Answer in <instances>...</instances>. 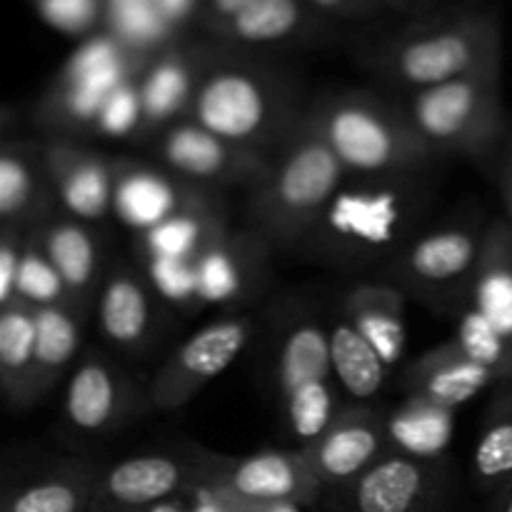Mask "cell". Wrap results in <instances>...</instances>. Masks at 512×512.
<instances>
[{"mask_svg": "<svg viewBox=\"0 0 512 512\" xmlns=\"http://www.w3.org/2000/svg\"><path fill=\"white\" fill-rule=\"evenodd\" d=\"M453 473L448 460L390 450L345 488L333 490L330 512H443Z\"/></svg>", "mask_w": 512, "mask_h": 512, "instance_id": "obj_8", "label": "cell"}, {"mask_svg": "<svg viewBox=\"0 0 512 512\" xmlns=\"http://www.w3.org/2000/svg\"><path fill=\"white\" fill-rule=\"evenodd\" d=\"M58 208L45 173L43 143L5 138L0 150V223L33 230Z\"/></svg>", "mask_w": 512, "mask_h": 512, "instance_id": "obj_25", "label": "cell"}, {"mask_svg": "<svg viewBox=\"0 0 512 512\" xmlns=\"http://www.w3.org/2000/svg\"><path fill=\"white\" fill-rule=\"evenodd\" d=\"M408 123L435 155H498L510 135L503 105V65L398 95Z\"/></svg>", "mask_w": 512, "mask_h": 512, "instance_id": "obj_6", "label": "cell"}, {"mask_svg": "<svg viewBox=\"0 0 512 512\" xmlns=\"http://www.w3.org/2000/svg\"><path fill=\"white\" fill-rule=\"evenodd\" d=\"M45 23L63 33H88L105 13L108 0H33Z\"/></svg>", "mask_w": 512, "mask_h": 512, "instance_id": "obj_34", "label": "cell"}, {"mask_svg": "<svg viewBox=\"0 0 512 512\" xmlns=\"http://www.w3.org/2000/svg\"><path fill=\"white\" fill-rule=\"evenodd\" d=\"M138 75L128 73H88L63 65L58 78L53 80L35 108V123L43 125L53 138L50 140H78L98 135L100 113L105 100L115 88Z\"/></svg>", "mask_w": 512, "mask_h": 512, "instance_id": "obj_20", "label": "cell"}, {"mask_svg": "<svg viewBox=\"0 0 512 512\" xmlns=\"http://www.w3.org/2000/svg\"><path fill=\"white\" fill-rule=\"evenodd\" d=\"M203 470L190 455L145 453L100 470L90 512H145L163 500L185 495L200 483Z\"/></svg>", "mask_w": 512, "mask_h": 512, "instance_id": "obj_16", "label": "cell"}, {"mask_svg": "<svg viewBox=\"0 0 512 512\" xmlns=\"http://www.w3.org/2000/svg\"><path fill=\"white\" fill-rule=\"evenodd\" d=\"M155 160L175 178L210 193L228 188L253 190L270 168L268 155L228 143L190 120H180L160 133Z\"/></svg>", "mask_w": 512, "mask_h": 512, "instance_id": "obj_13", "label": "cell"}, {"mask_svg": "<svg viewBox=\"0 0 512 512\" xmlns=\"http://www.w3.org/2000/svg\"><path fill=\"white\" fill-rule=\"evenodd\" d=\"M330 308L295 298L265 315V383L290 440L308 448L338 415L340 400L330 358Z\"/></svg>", "mask_w": 512, "mask_h": 512, "instance_id": "obj_3", "label": "cell"}, {"mask_svg": "<svg viewBox=\"0 0 512 512\" xmlns=\"http://www.w3.org/2000/svg\"><path fill=\"white\" fill-rule=\"evenodd\" d=\"M385 10H393V13H413L420 15L425 10H433V0H383Z\"/></svg>", "mask_w": 512, "mask_h": 512, "instance_id": "obj_39", "label": "cell"}, {"mask_svg": "<svg viewBox=\"0 0 512 512\" xmlns=\"http://www.w3.org/2000/svg\"><path fill=\"white\" fill-rule=\"evenodd\" d=\"M270 253L253 230H228L198 263L200 303H238L260 293L268 280Z\"/></svg>", "mask_w": 512, "mask_h": 512, "instance_id": "obj_23", "label": "cell"}, {"mask_svg": "<svg viewBox=\"0 0 512 512\" xmlns=\"http://www.w3.org/2000/svg\"><path fill=\"white\" fill-rule=\"evenodd\" d=\"M205 195L215 193L175 178L160 165L153 168V165H140L135 160L118 158L113 213L128 228L138 230V235L158 228L160 223L203 200Z\"/></svg>", "mask_w": 512, "mask_h": 512, "instance_id": "obj_21", "label": "cell"}, {"mask_svg": "<svg viewBox=\"0 0 512 512\" xmlns=\"http://www.w3.org/2000/svg\"><path fill=\"white\" fill-rule=\"evenodd\" d=\"M255 3H258V0H195V23H198L200 30L208 35Z\"/></svg>", "mask_w": 512, "mask_h": 512, "instance_id": "obj_37", "label": "cell"}, {"mask_svg": "<svg viewBox=\"0 0 512 512\" xmlns=\"http://www.w3.org/2000/svg\"><path fill=\"white\" fill-rule=\"evenodd\" d=\"M405 295L385 280L358 283L340 295L338 308L373 343L390 368L405 358Z\"/></svg>", "mask_w": 512, "mask_h": 512, "instance_id": "obj_27", "label": "cell"}, {"mask_svg": "<svg viewBox=\"0 0 512 512\" xmlns=\"http://www.w3.org/2000/svg\"><path fill=\"white\" fill-rule=\"evenodd\" d=\"M43 160L50 188L65 213L90 225L113 213L118 158L85 148L78 140H48Z\"/></svg>", "mask_w": 512, "mask_h": 512, "instance_id": "obj_18", "label": "cell"}, {"mask_svg": "<svg viewBox=\"0 0 512 512\" xmlns=\"http://www.w3.org/2000/svg\"><path fill=\"white\" fill-rule=\"evenodd\" d=\"M255 512H300L298 505H258Z\"/></svg>", "mask_w": 512, "mask_h": 512, "instance_id": "obj_43", "label": "cell"}, {"mask_svg": "<svg viewBox=\"0 0 512 512\" xmlns=\"http://www.w3.org/2000/svg\"><path fill=\"white\" fill-rule=\"evenodd\" d=\"M495 378L475 355L458 340L438 345L403 370V388L408 398L453 410L480 390L495 388Z\"/></svg>", "mask_w": 512, "mask_h": 512, "instance_id": "obj_24", "label": "cell"}, {"mask_svg": "<svg viewBox=\"0 0 512 512\" xmlns=\"http://www.w3.org/2000/svg\"><path fill=\"white\" fill-rule=\"evenodd\" d=\"M488 225L460 220L410 238L380 268V278L408 300H420L435 313L458 315L485 248Z\"/></svg>", "mask_w": 512, "mask_h": 512, "instance_id": "obj_7", "label": "cell"}, {"mask_svg": "<svg viewBox=\"0 0 512 512\" xmlns=\"http://www.w3.org/2000/svg\"><path fill=\"white\" fill-rule=\"evenodd\" d=\"M455 333L480 345L512 375V228L503 218L488 223L483 258Z\"/></svg>", "mask_w": 512, "mask_h": 512, "instance_id": "obj_12", "label": "cell"}, {"mask_svg": "<svg viewBox=\"0 0 512 512\" xmlns=\"http://www.w3.org/2000/svg\"><path fill=\"white\" fill-rule=\"evenodd\" d=\"M30 230L18 225L0 228V308L20 300V273L28 253Z\"/></svg>", "mask_w": 512, "mask_h": 512, "instance_id": "obj_35", "label": "cell"}, {"mask_svg": "<svg viewBox=\"0 0 512 512\" xmlns=\"http://www.w3.org/2000/svg\"><path fill=\"white\" fill-rule=\"evenodd\" d=\"M330 25L333 23L315 15L303 0H258L208 33V38L228 48L255 53L320 43L328 35Z\"/></svg>", "mask_w": 512, "mask_h": 512, "instance_id": "obj_19", "label": "cell"}, {"mask_svg": "<svg viewBox=\"0 0 512 512\" xmlns=\"http://www.w3.org/2000/svg\"><path fill=\"white\" fill-rule=\"evenodd\" d=\"M258 320L253 315H223L203 325L170 353L148 383L150 408L170 413L188 405L210 380L230 368L255 338Z\"/></svg>", "mask_w": 512, "mask_h": 512, "instance_id": "obj_10", "label": "cell"}, {"mask_svg": "<svg viewBox=\"0 0 512 512\" xmlns=\"http://www.w3.org/2000/svg\"><path fill=\"white\" fill-rule=\"evenodd\" d=\"M143 125V103H140L138 78L128 80L110 93L105 108L100 113L98 135L105 138H135Z\"/></svg>", "mask_w": 512, "mask_h": 512, "instance_id": "obj_33", "label": "cell"}, {"mask_svg": "<svg viewBox=\"0 0 512 512\" xmlns=\"http://www.w3.org/2000/svg\"><path fill=\"white\" fill-rule=\"evenodd\" d=\"M348 178V170L303 115L270 158L265 178L250 190L248 230L270 250L295 248L308 240Z\"/></svg>", "mask_w": 512, "mask_h": 512, "instance_id": "obj_4", "label": "cell"}, {"mask_svg": "<svg viewBox=\"0 0 512 512\" xmlns=\"http://www.w3.org/2000/svg\"><path fill=\"white\" fill-rule=\"evenodd\" d=\"M95 310L105 343L130 360L148 358L163 343L170 325L163 295L143 270L128 263L110 265Z\"/></svg>", "mask_w": 512, "mask_h": 512, "instance_id": "obj_14", "label": "cell"}, {"mask_svg": "<svg viewBox=\"0 0 512 512\" xmlns=\"http://www.w3.org/2000/svg\"><path fill=\"white\" fill-rule=\"evenodd\" d=\"M498 185H500V198H503L505 208V223L512 228V130L503 148L498 150Z\"/></svg>", "mask_w": 512, "mask_h": 512, "instance_id": "obj_38", "label": "cell"}, {"mask_svg": "<svg viewBox=\"0 0 512 512\" xmlns=\"http://www.w3.org/2000/svg\"><path fill=\"white\" fill-rule=\"evenodd\" d=\"M330 358H333L335 380L345 403L375 405V400L388 388L393 368L373 348L368 338L350 323L338 308H330Z\"/></svg>", "mask_w": 512, "mask_h": 512, "instance_id": "obj_26", "label": "cell"}, {"mask_svg": "<svg viewBox=\"0 0 512 512\" xmlns=\"http://www.w3.org/2000/svg\"><path fill=\"white\" fill-rule=\"evenodd\" d=\"M20 300H28V303L38 305V308L70 300L58 270L53 268V263L45 255L43 243H40L35 228L30 230L28 253H25L23 273H20Z\"/></svg>", "mask_w": 512, "mask_h": 512, "instance_id": "obj_32", "label": "cell"}, {"mask_svg": "<svg viewBox=\"0 0 512 512\" xmlns=\"http://www.w3.org/2000/svg\"><path fill=\"white\" fill-rule=\"evenodd\" d=\"M470 475L475 488L488 495L512 483V378L490 390Z\"/></svg>", "mask_w": 512, "mask_h": 512, "instance_id": "obj_31", "label": "cell"}, {"mask_svg": "<svg viewBox=\"0 0 512 512\" xmlns=\"http://www.w3.org/2000/svg\"><path fill=\"white\" fill-rule=\"evenodd\" d=\"M373 78L403 93L503 65V18L495 5H445L358 50Z\"/></svg>", "mask_w": 512, "mask_h": 512, "instance_id": "obj_1", "label": "cell"}, {"mask_svg": "<svg viewBox=\"0 0 512 512\" xmlns=\"http://www.w3.org/2000/svg\"><path fill=\"white\" fill-rule=\"evenodd\" d=\"M303 450L328 495L358 480L393 450L390 418L378 405L343 403L328 430Z\"/></svg>", "mask_w": 512, "mask_h": 512, "instance_id": "obj_15", "label": "cell"}, {"mask_svg": "<svg viewBox=\"0 0 512 512\" xmlns=\"http://www.w3.org/2000/svg\"><path fill=\"white\" fill-rule=\"evenodd\" d=\"M305 115L335 158L358 178H410L438 155L420 140L398 98L373 90H333L313 100Z\"/></svg>", "mask_w": 512, "mask_h": 512, "instance_id": "obj_5", "label": "cell"}, {"mask_svg": "<svg viewBox=\"0 0 512 512\" xmlns=\"http://www.w3.org/2000/svg\"><path fill=\"white\" fill-rule=\"evenodd\" d=\"M485 0H433V10L435 8H445V5H483Z\"/></svg>", "mask_w": 512, "mask_h": 512, "instance_id": "obj_42", "label": "cell"}, {"mask_svg": "<svg viewBox=\"0 0 512 512\" xmlns=\"http://www.w3.org/2000/svg\"><path fill=\"white\" fill-rule=\"evenodd\" d=\"M85 315L88 310L78 308L70 300L38 308V343H35V368L30 380V405L43 400L78 360Z\"/></svg>", "mask_w": 512, "mask_h": 512, "instance_id": "obj_28", "label": "cell"}, {"mask_svg": "<svg viewBox=\"0 0 512 512\" xmlns=\"http://www.w3.org/2000/svg\"><path fill=\"white\" fill-rule=\"evenodd\" d=\"M38 343V305L28 300L0 308V388L13 410L30 408V380Z\"/></svg>", "mask_w": 512, "mask_h": 512, "instance_id": "obj_30", "label": "cell"}, {"mask_svg": "<svg viewBox=\"0 0 512 512\" xmlns=\"http://www.w3.org/2000/svg\"><path fill=\"white\" fill-rule=\"evenodd\" d=\"M203 483L250 505H315L325 495L303 448L228 458L195 448Z\"/></svg>", "mask_w": 512, "mask_h": 512, "instance_id": "obj_9", "label": "cell"}, {"mask_svg": "<svg viewBox=\"0 0 512 512\" xmlns=\"http://www.w3.org/2000/svg\"><path fill=\"white\" fill-rule=\"evenodd\" d=\"M210 43L173 40L155 50L138 75L143 125L138 140L163 133L170 125L188 118L195 88L203 75Z\"/></svg>", "mask_w": 512, "mask_h": 512, "instance_id": "obj_17", "label": "cell"}, {"mask_svg": "<svg viewBox=\"0 0 512 512\" xmlns=\"http://www.w3.org/2000/svg\"><path fill=\"white\" fill-rule=\"evenodd\" d=\"M490 512H512V483L490 495Z\"/></svg>", "mask_w": 512, "mask_h": 512, "instance_id": "obj_41", "label": "cell"}, {"mask_svg": "<svg viewBox=\"0 0 512 512\" xmlns=\"http://www.w3.org/2000/svg\"><path fill=\"white\" fill-rule=\"evenodd\" d=\"M303 3L328 23H335V20H368L385 10L383 0H303Z\"/></svg>", "mask_w": 512, "mask_h": 512, "instance_id": "obj_36", "label": "cell"}, {"mask_svg": "<svg viewBox=\"0 0 512 512\" xmlns=\"http://www.w3.org/2000/svg\"><path fill=\"white\" fill-rule=\"evenodd\" d=\"M303 115L293 75L253 58V53L210 40L185 120L273 158Z\"/></svg>", "mask_w": 512, "mask_h": 512, "instance_id": "obj_2", "label": "cell"}, {"mask_svg": "<svg viewBox=\"0 0 512 512\" xmlns=\"http://www.w3.org/2000/svg\"><path fill=\"white\" fill-rule=\"evenodd\" d=\"M145 408H150L148 388L140 390L120 363L100 350L88 348L70 370L63 415L68 428L83 440L110 438Z\"/></svg>", "mask_w": 512, "mask_h": 512, "instance_id": "obj_11", "label": "cell"}, {"mask_svg": "<svg viewBox=\"0 0 512 512\" xmlns=\"http://www.w3.org/2000/svg\"><path fill=\"white\" fill-rule=\"evenodd\" d=\"M35 230L45 255L63 280L70 303L90 310L108 275V268L103 265V243L93 225L58 208Z\"/></svg>", "mask_w": 512, "mask_h": 512, "instance_id": "obj_22", "label": "cell"}, {"mask_svg": "<svg viewBox=\"0 0 512 512\" xmlns=\"http://www.w3.org/2000/svg\"><path fill=\"white\" fill-rule=\"evenodd\" d=\"M98 478V465L63 463L8 490L0 512H90Z\"/></svg>", "mask_w": 512, "mask_h": 512, "instance_id": "obj_29", "label": "cell"}, {"mask_svg": "<svg viewBox=\"0 0 512 512\" xmlns=\"http://www.w3.org/2000/svg\"><path fill=\"white\" fill-rule=\"evenodd\" d=\"M145 512H193V508H190L188 495H175V498L163 500V503L153 505V508Z\"/></svg>", "mask_w": 512, "mask_h": 512, "instance_id": "obj_40", "label": "cell"}]
</instances>
